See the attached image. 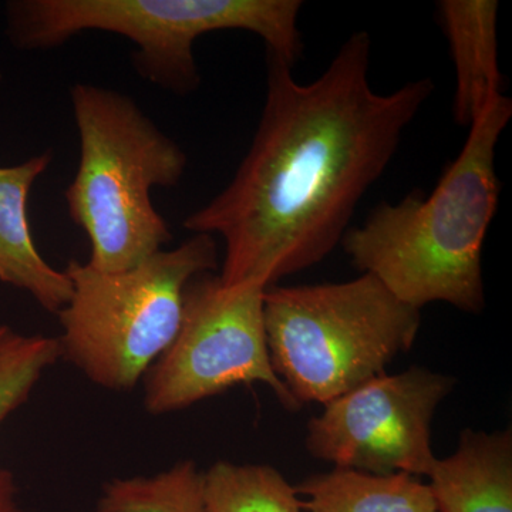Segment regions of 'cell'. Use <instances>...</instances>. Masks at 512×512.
<instances>
[{
    "mask_svg": "<svg viewBox=\"0 0 512 512\" xmlns=\"http://www.w3.org/2000/svg\"><path fill=\"white\" fill-rule=\"evenodd\" d=\"M370 49L369 33H353L311 83L266 53L264 110L247 156L225 190L183 222L194 234L224 238L222 284L269 288L342 242L434 90L420 79L377 93Z\"/></svg>",
    "mask_w": 512,
    "mask_h": 512,
    "instance_id": "obj_1",
    "label": "cell"
},
{
    "mask_svg": "<svg viewBox=\"0 0 512 512\" xmlns=\"http://www.w3.org/2000/svg\"><path fill=\"white\" fill-rule=\"evenodd\" d=\"M512 117L501 94L470 126L463 150L430 195L419 191L377 205L340 244L362 274L375 276L400 302L419 309L444 302L483 312V251L497 214L495 150Z\"/></svg>",
    "mask_w": 512,
    "mask_h": 512,
    "instance_id": "obj_2",
    "label": "cell"
},
{
    "mask_svg": "<svg viewBox=\"0 0 512 512\" xmlns=\"http://www.w3.org/2000/svg\"><path fill=\"white\" fill-rule=\"evenodd\" d=\"M70 100L80 161L64 194L67 210L90 239L87 264L101 272L128 271L173 238L151 190L180 184L187 154L126 94L76 83Z\"/></svg>",
    "mask_w": 512,
    "mask_h": 512,
    "instance_id": "obj_3",
    "label": "cell"
},
{
    "mask_svg": "<svg viewBox=\"0 0 512 512\" xmlns=\"http://www.w3.org/2000/svg\"><path fill=\"white\" fill-rule=\"evenodd\" d=\"M299 0H13L6 5L10 42L46 50L87 32L114 33L136 45L138 76L187 96L200 87L194 45L218 30H247L266 53L295 66L303 53Z\"/></svg>",
    "mask_w": 512,
    "mask_h": 512,
    "instance_id": "obj_4",
    "label": "cell"
},
{
    "mask_svg": "<svg viewBox=\"0 0 512 512\" xmlns=\"http://www.w3.org/2000/svg\"><path fill=\"white\" fill-rule=\"evenodd\" d=\"M264 323L276 376L301 406H325L412 349L421 315L362 274L338 284L269 286Z\"/></svg>",
    "mask_w": 512,
    "mask_h": 512,
    "instance_id": "obj_5",
    "label": "cell"
},
{
    "mask_svg": "<svg viewBox=\"0 0 512 512\" xmlns=\"http://www.w3.org/2000/svg\"><path fill=\"white\" fill-rule=\"evenodd\" d=\"M217 266V244L208 234L123 272L70 261L64 272L72 298L57 313L62 356L104 389H133L177 336L188 284Z\"/></svg>",
    "mask_w": 512,
    "mask_h": 512,
    "instance_id": "obj_6",
    "label": "cell"
},
{
    "mask_svg": "<svg viewBox=\"0 0 512 512\" xmlns=\"http://www.w3.org/2000/svg\"><path fill=\"white\" fill-rule=\"evenodd\" d=\"M265 291L256 282L227 286L220 276L192 279L185 289L180 330L144 376L148 413L177 412L251 383L268 386L286 409H301L272 367Z\"/></svg>",
    "mask_w": 512,
    "mask_h": 512,
    "instance_id": "obj_7",
    "label": "cell"
},
{
    "mask_svg": "<svg viewBox=\"0 0 512 512\" xmlns=\"http://www.w3.org/2000/svg\"><path fill=\"white\" fill-rule=\"evenodd\" d=\"M453 386L419 366L377 376L325 404L308 423L306 450L336 468L427 477L437 460L431 421Z\"/></svg>",
    "mask_w": 512,
    "mask_h": 512,
    "instance_id": "obj_8",
    "label": "cell"
},
{
    "mask_svg": "<svg viewBox=\"0 0 512 512\" xmlns=\"http://www.w3.org/2000/svg\"><path fill=\"white\" fill-rule=\"evenodd\" d=\"M52 160L46 151L25 163L0 167V281L29 292L57 315L72 298V282L39 254L28 218L29 192Z\"/></svg>",
    "mask_w": 512,
    "mask_h": 512,
    "instance_id": "obj_9",
    "label": "cell"
},
{
    "mask_svg": "<svg viewBox=\"0 0 512 512\" xmlns=\"http://www.w3.org/2000/svg\"><path fill=\"white\" fill-rule=\"evenodd\" d=\"M427 477L437 512H512V431L464 430Z\"/></svg>",
    "mask_w": 512,
    "mask_h": 512,
    "instance_id": "obj_10",
    "label": "cell"
},
{
    "mask_svg": "<svg viewBox=\"0 0 512 512\" xmlns=\"http://www.w3.org/2000/svg\"><path fill=\"white\" fill-rule=\"evenodd\" d=\"M440 20L456 67L454 119L470 127L501 96L498 67V2L443 0Z\"/></svg>",
    "mask_w": 512,
    "mask_h": 512,
    "instance_id": "obj_11",
    "label": "cell"
},
{
    "mask_svg": "<svg viewBox=\"0 0 512 512\" xmlns=\"http://www.w3.org/2000/svg\"><path fill=\"white\" fill-rule=\"evenodd\" d=\"M295 488L308 512H437L429 484L410 474L335 468Z\"/></svg>",
    "mask_w": 512,
    "mask_h": 512,
    "instance_id": "obj_12",
    "label": "cell"
},
{
    "mask_svg": "<svg viewBox=\"0 0 512 512\" xmlns=\"http://www.w3.org/2000/svg\"><path fill=\"white\" fill-rule=\"evenodd\" d=\"M60 357L59 340L43 335L26 336L9 326H0V424L29 399L43 373ZM0 512H22L15 477L3 467Z\"/></svg>",
    "mask_w": 512,
    "mask_h": 512,
    "instance_id": "obj_13",
    "label": "cell"
},
{
    "mask_svg": "<svg viewBox=\"0 0 512 512\" xmlns=\"http://www.w3.org/2000/svg\"><path fill=\"white\" fill-rule=\"evenodd\" d=\"M296 488L274 467L218 461L202 473L205 512H302Z\"/></svg>",
    "mask_w": 512,
    "mask_h": 512,
    "instance_id": "obj_14",
    "label": "cell"
},
{
    "mask_svg": "<svg viewBox=\"0 0 512 512\" xmlns=\"http://www.w3.org/2000/svg\"><path fill=\"white\" fill-rule=\"evenodd\" d=\"M97 512H205L202 471L181 461L153 477L116 478L104 485Z\"/></svg>",
    "mask_w": 512,
    "mask_h": 512,
    "instance_id": "obj_15",
    "label": "cell"
},
{
    "mask_svg": "<svg viewBox=\"0 0 512 512\" xmlns=\"http://www.w3.org/2000/svg\"><path fill=\"white\" fill-rule=\"evenodd\" d=\"M0 79H2V76H0Z\"/></svg>",
    "mask_w": 512,
    "mask_h": 512,
    "instance_id": "obj_16",
    "label": "cell"
}]
</instances>
